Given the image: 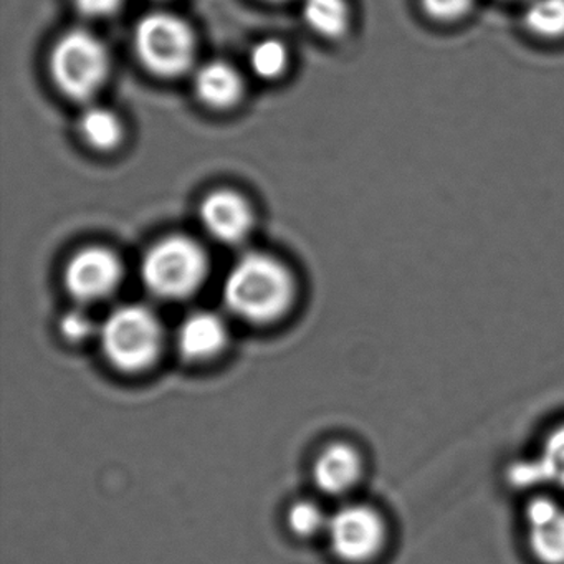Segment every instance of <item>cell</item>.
Returning a JSON list of instances; mask_svg holds the SVG:
<instances>
[{"label":"cell","instance_id":"10","mask_svg":"<svg viewBox=\"0 0 564 564\" xmlns=\"http://www.w3.org/2000/svg\"><path fill=\"white\" fill-rule=\"evenodd\" d=\"M508 480L517 488L551 485L564 490V424L557 425L546 435L536 457L511 465Z\"/></svg>","mask_w":564,"mask_h":564},{"label":"cell","instance_id":"12","mask_svg":"<svg viewBox=\"0 0 564 564\" xmlns=\"http://www.w3.org/2000/svg\"><path fill=\"white\" fill-rule=\"evenodd\" d=\"M362 462L348 444H333L316 458L313 478L319 490L329 495L348 491L361 475Z\"/></svg>","mask_w":564,"mask_h":564},{"label":"cell","instance_id":"6","mask_svg":"<svg viewBox=\"0 0 564 564\" xmlns=\"http://www.w3.org/2000/svg\"><path fill=\"white\" fill-rule=\"evenodd\" d=\"M333 553L346 563L372 560L384 546L386 527L381 514L366 505L339 508L326 524Z\"/></svg>","mask_w":564,"mask_h":564},{"label":"cell","instance_id":"16","mask_svg":"<svg viewBox=\"0 0 564 564\" xmlns=\"http://www.w3.org/2000/svg\"><path fill=\"white\" fill-rule=\"evenodd\" d=\"M80 133L95 150L110 151L123 138V127L117 115L107 108L90 107L82 115Z\"/></svg>","mask_w":564,"mask_h":564},{"label":"cell","instance_id":"3","mask_svg":"<svg viewBox=\"0 0 564 564\" xmlns=\"http://www.w3.org/2000/svg\"><path fill=\"white\" fill-rule=\"evenodd\" d=\"M207 270L206 252L196 240L171 236L148 250L141 262V280L160 299L183 300L200 289Z\"/></svg>","mask_w":564,"mask_h":564},{"label":"cell","instance_id":"2","mask_svg":"<svg viewBox=\"0 0 564 564\" xmlns=\"http://www.w3.org/2000/svg\"><path fill=\"white\" fill-rule=\"evenodd\" d=\"M105 358L124 372L150 368L163 348V326L153 310L138 303L118 306L100 325Z\"/></svg>","mask_w":564,"mask_h":564},{"label":"cell","instance_id":"13","mask_svg":"<svg viewBox=\"0 0 564 564\" xmlns=\"http://www.w3.org/2000/svg\"><path fill=\"white\" fill-rule=\"evenodd\" d=\"M242 78L226 62H209L197 68L194 91L210 108L234 107L242 97Z\"/></svg>","mask_w":564,"mask_h":564},{"label":"cell","instance_id":"1","mask_svg":"<svg viewBox=\"0 0 564 564\" xmlns=\"http://www.w3.org/2000/svg\"><path fill=\"white\" fill-rule=\"evenodd\" d=\"M295 296V282L283 263L267 253L240 257L224 282L227 308L250 323H270L285 315Z\"/></svg>","mask_w":564,"mask_h":564},{"label":"cell","instance_id":"17","mask_svg":"<svg viewBox=\"0 0 564 564\" xmlns=\"http://www.w3.org/2000/svg\"><path fill=\"white\" fill-rule=\"evenodd\" d=\"M289 54L279 41H262L250 52V67L263 80H273L285 72Z\"/></svg>","mask_w":564,"mask_h":564},{"label":"cell","instance_id":"8","mask_svg":"<svg viewBox=\"0 0 564 564\" xmlns=\"http://www.w3.org/2000/svg\"><path fill=\"white\" fill-rule=\"evenodd\" d=\"M528 544L541 564H564V507L536 497L527 507Z\"/></svg>","mask_w":564,"mask_h":564},{"label":"cell","instance_id":"9","mask_svg":"<svg viewBox=\"0 0 564 564\" xmlns=\"http://www.w3.org/2000/svg\"><path fill=\"white\" fill-rule=\"evenodd\" d=\"M204 229L224 243L246 240L253 226V214L247 200L230 191H217L200 204Z\"/></svg>","mask_w":564,"mask_h":564},{"label":"cell","instance_id":"18","mask_svg":"<svg viewBox=\"0 0 564 564\" xmlns=\"http://www.w3.org/2000/svg\"><path fill=\"white\" fill-rule=\"evenodd\" d=\"M289 524L293 533L299 536H313L319 531L326 530L328 518L322 508L313 501H299L289 511Z\"/></svg>","mask_w":564,"mask_h":564},{"label":"cell","instance_id":"20","mask_svg":"<svg viewBox=\"0 0 564 564\" xmlns=\"http://www.w3.org/2000/svg\"><path fill=\"white\" fill-rule=\"evenodd\" d=\"M61 332L68 341L82 343L87 341L94 335H98L100 326L94 322V318L85 310L75 308L62 316Z\"/></svg>","mask_w":564,"mask_h":564},{"label":"cell","instance_id":"19","mask_svg":"<svg viewBox=\"0 0 564 564\" xmlns=\"http://www.w3.org/2000/svg\"><path fill=\"white\" fill-rule=\"evenodd\" d=\"M474 4L475 0H421L425 15L441 24L462 21L471 11Z\"/></svg>","mask_w":564,"mask_h":564},{"label":"cell","instance_id":"22","mask_svg":"<svg viewBox=\"0 0 564 564\" xmlns=\"http://www.w3.org/2000/svg\"><path fill=\"white\" fill-rule=\"evenodd\" d=\"M523 2H527V0H523Z\"/></svg>","mask_w":564,"mask_h":564},{"label":"cell","instance_id":"4","mask_svg":"<svg viewBox=\"0 0 564 564\" xmlns=\"http://www.w3.org/2000/svg\"><path fill=\"white\" fill-rule=\"evenodd\" d=\"M110 70V58L100 39L87 31H72L55 44L51 72L65 97L85 101L98 94Z\"/></svg>","mask_w":564,"mask_h":564},{"label":"cell","instance_id":"21","mask_svg":"<svg viewBox=\"0 0 564 564\" xmlns=\"http://www.w3.org/2000/svg\"><path fill=\"white\" fill-rule=\"evenodd\" d=\"M123 0H75L78 11L91 19H104L115 14Z\"/></svg>","mask_w":564,"mask_h":564},{"label":"cell","instance_id":"11","mask_svg":"<svg viewBox=\"0 0 564 564\" xmlns=\"http://www.w3.org/2000/svg\"><path fill=\"white\" fill-rule=\"evenodd\" d=\"M227 336L226 323L216 313H191L177 329V349L184 359L204 361L226 348Z\"/></svg>","mask_w":564,"mask_h":564},{"label":"cell","instance_id":"5","mask_svg":"<svg viewBox=\"0 0 564 564\" xmlns=\"http://www.w3.org/2000/svg\"><path fill=\"white\" fill-rule=\"evenodd\" d=\"M134 47L144 67L164 78L189 70L196 41L186 22L166 12L144 15L134 31Z\"/></svg>","mask_w":564,"mask_h":564},{"label":"cell","instance_id":"14","mask_svg":"<svg viewBox=\"0 0 564 564\" xmlns=\"http://www.w3.org/2000/svg\"><path fill=\"white\" fill-rule=\"evenodd\" d=\"M303 18L316 34L336 39L348 31L349 9L346 0H305Z\"/></svg>","mask_w":564,"mask_h":564},{"label":"cell","instance_id":"7","mask_svg":"<svg viewBox=\"0 0 564 564\" xmlns=\"http://www.w3.org/2000/svg\"><path fill=\"white\" fill-rule=\"evenodd\" d=\"M123 279V265L111 250L88 247L72 257L65 269V286L82 303L113 295Z\"/></svg>","mask_w":564,"mask_h":564},{"label":"cell","instance_id":"15","mask_svg":"<svg viewBox=\"0 0 564 564\" xmlns=\"http://www.w3.org/2000/svg\"><path fill=\"white\" fill-rule=\"evenodd\" d=\"M523 24L543 41L564 39V0H527Z\"/></svg>","mask_w":564,"mask_h":564}]
</instances>
